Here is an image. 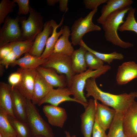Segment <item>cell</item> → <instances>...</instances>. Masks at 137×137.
Wrapping results in <instances>:
<instances>
[{
    "mask_svg": "<svg viewBox=\"0 0 137 137\" xmlns=\"http://www.w3.org/2000/svg\"><path fill=\"white\" fill-rule=\"evenodd\" d=\"M27 19L20 20L22 35L24 40L34 41L37 36L43 30L44 24L41 14L31 7Z\"/></svg>",
    "mask_w": 137,
    "mask_h": 137,
    "instance_id": "52a82bcc",
    "label": "cell"
},
{
    "mask_svg": "<svg viewBox=\"0 0 137 137\" xmlns=\"http://www.w3.org/2000/svg\"><path fill=\"white\" fill-rule=\"evenodd\" d=\"M136 137H137V136H136Z\"/></svg>",
    "mask_w": 137,
    "mask_h": 137,
    "instance_id": "c3c4849f",
    "label": "cell"
},
{
    "mask_svg": "<svg viewBox=\"0 0 137 137\" xmlns=\"http://www.w3.org/2000/svg\"><path fill=\"white\" fill-rule=\"evenodd\" d=\"M84 112L80 116L81 130L84 137H91L96 115L95 100L90 99Z\"/></svg>",
    "mask_w": 137,
    "mask_h": 137,
    "instance_id": "30bf717a",
    "label": "cell"
},
{
    "mask_svg": "<svg viewBox=\"0 0 137 137\" xmlns=\"http://www.w3.org/2000/svg\"><path fill=\"white\" fill-rule=\"evenodd\" d=\"M18 4L19 9L18 12V16L21 14L26 15L29 13L30 6L29 0H13Z\"/></svg>",
    "mask_w": 137,
    "mask_h": 137,
    "instance_id": "836d02e7",
    "label": "cell"
},
{
    "mask_svg": "<svg viewBox=\"0 0 137 137\" xmlns=\"http://www.w3.org/2000/svg\"><path fill=\"white\" fill-rule=\"evenodd\" d=\"M85 58L87 66L89 69L97 70L104 65V61L89 51L86 52Z\"/></svg>",
    "mask_w": 137,
    "mask_h": 137,
    "instance_id": "d6a6232c",
    "label": "cell"
},
{
    "mask_svg": "<svg viewBox=\"0 0 137 137\" xmlns=\"http://www.w3.org/2000/svg\"><path fill=\"white\" fill-rule=\"evenodd\" d=\"M53 87L49 84L37 71L31 101L38 105Z\"/></svg>",
    "mask_w": 137,
    "mask_h": 137,
    "instance_id": "ffe728a7",
    "label": "cell"
},
{
    "mask_svg": "<svg viewBox=\"0 0 137 137\" xmlns=\"http://www.w3.org/2000/svg\"><path fill=\"white\" fill-rule=\"evenodd\" d=\"M111 68L110 66L105 65L98 70L88 69L83 72L76 74L68 87L73 93V98L85 108L89 104V101L84 96L83 92L87 80L89 78L98 77Z\"/></svg>",
    "mask_w": 137,
    "mask_h": 137,
    "instance_id": "3957f363",
    "label": "cell"
},
{
    "mask_svg": "<svg viewBox=\"0 0 137 137\" xmlns=\"http://www.w3.org/2000/svg\"><path fill=\"white\" fill-rule=\"evenodd\" d=\"M123 124L127 137L137 136V102L135 100L124 113Z\"/></svg>",
    "mask_w": 137,
    "mask_h": 137,
    "instance_id": "7c38bea8",
    "label": "cell"
},
{
    "mask_svg": "<svg viewBox=\"0 0 137 137\" xmlns=\"http://www.w3.org/2000/svg\"><path fill=\"white\" fill-rule=\"evenodd\" d=\"M5 67L3 65L0 64V75L1 77H2L5 71Z\"/></svg>",
    "mask_w": 137,
    "mask_h": 137,
    "instance_id": "b9f144b4",
    "label": "cell"
},
{
    "mask_svg": "<svg viewBox=\"0 0 137 137\" xmlns=\"http://www.w3.org/2000/svg\"><path fill=\"white\" fill-rule=\"evenodd\" d=\"M21 79V73L17 71L10 75L8 78V81L11 87H13L17 85L20 83Z\"/></svg>",
    "mask_w": 137,
    "mask_h": 137,
    "instance_id": "d590c367",
    "label": "cell"
},
{
    "mask_svg": "<svg viewBox=\"0 0 137 137\" xmlns=\"http://www.w3.org/2000/svg\"><path fill=\"white\" fill-rule=\"evenodd\" d=\"M17 71L21 73L22 79L20 83L15 87L26 99L31 100L37 70L36 69H25L20 67Z\"/></svg>",
    "mask_w": 137,
    "mask_h": 137,
    "instance_id": "9c48e42d",
    "label": "cell"
},
{
    "mask_svg": "<svg viewBox=\"0 0 137 137\" xmlns=\"http://www.w3.org/2000/svg\"><path fill=\"white\" fill-rule=\"evenodd\" d=\"M13 0H2L0 3V25L3 23L8 14L12 12L16 6Z\"/></svg>",
    "mask_w": 137,
    "mask_h": 137,
    "instance_id": "1f68e13d",
    "label": "cell"
},
{
    "mask_svg": "<svg viewBox=\"0 0 137 137\" xmlns=\"http://www.w3.org/2000/svg\"><path fill=\"white\" fill-rule=\"evenodd\" d=\"M12 95L13 110L15 117L18 119L27 123V99L15 87H12Z\"/></svg>",
    "mask_w": 137,
    "mask_h": 137,
    "instance_id": "ac0fdd59",
    "label": "cell"
},
{
    "mask_svg": "<svg viewBox=\"0 0 137 137\" xmlns=\"http://www.w3.org/2000/svg\"><path fill=\"white\" fill-rule=\"evenodd\" d=\"M0 137H3L1 134H0Z\"/></svg>",
    "mask_w": 137,
    "mask_h": 137,
    "instance_id": "bcb514c9",
    "label": "cell"
},
{
    "mask_svg": "<svg viewBox=\"0 0 137 137\" xmlns=\"http://www.w3.org/2000/svg\"><path fill=\"white\" fill-rule=\"evenodd\" d=\"M94 78L87 81L85 88L86 98L92 96L94 99L99 100L102 104L112 107L116 112L124 113L134 101V92L115 95L104 92L97 85Z\"/></svg>",
    "mask_w": 137,
    "mask_h": 137,
    "instance_id": "6da1fadb",
    "label": "cell"
},
{
    "mask_svg": "<svg viewBox=\"0 0 137 137\" xmlns=\"http://www.w3.org/2000/svg\"><path fill=\"white\" fill-rule=\"evenodd\" d=\"M17 59L16 54L12 52L8 56L0 60V64L3 65L7 69L9 65L11 66Z\"/></svg>",
    "mask_w": 137,
    "mask_h": 137,
    "instance_id": "8d00e7d4",
    "label": "cell"
},
{
    "mask_svg": "<svg viewBox=\"0 0 137 137\" xmlns=\"http://www.w3.org/2000/svg\"><path fill=\"white\" fill-rule=\"evenodd\" d=\"M53 31V28L50 25V20L46 21L44 24L42 31L36 37L32 47L29 53L33 56L40 57L43 52L48 37L52 33Z\"/></svg>",
    "mask_w": 137,
    "mask_h": 137,
    "instance_id": "5bb4252c",
    "label": "cell"
},
{
    "mask_svg": "<svg viewBox=\"0 0 137 137\" xmlns=\"http://www.w3.org/2000/svg\"><path fill=\"white\" fill-rule=\"evenodd\" d=\"M35 105L31 100L27 99V123L32 137H54L52 129L41 116Z\"/></svg>",
    "mask_w": 137,
    "mask_h": 137,
    "instance_id": "277c9868",
    "label": "cell"
},
{
    "mask_svg": "<svg viewBox=\"0 0 137 137\" xmlns=\"http://www.w3.org/2000/svg\"><path fill=\"white\" fill-rule=\"evenodd\" d=\"M12 51L8 44L0 48V60H1L8 56Z\"/></svg>",
    "mask_w": 137,
    "mask_h": 137,
    "instance_id": "f35d334b",
    "label": "cell"
},
{
    "mask_svg": "<svg viewBox=\"0 0 137 137\" xmlns=\"http://www.w3.org/2000/svg\"><path fill=\"white\" fill-rule=\"evenodd\" d=\"M20 20L19 16L6 18L0 30V47L13 42L24 40L19 24Z\"/></svg>",
    "mask_w": 137,
    "mask_h": 137,
    "instance_id": "ba28073f",
    "label": "cell"
},
{
    "mask_svg": "<svg viewBox=\"0 0 137 137\" xmlns=\"http://www.w3.org/2000/svg\"><path fill=\"white\" fill-rule=\"evenodd\" d=\"M135 9L132 8L128 12L126 20L119 27L118 30L120 32L131 31L137 34V22L134 17Z\"/></svg>",
    "mask_w": 137,
    "mask_h": 137,
    "instance_id": "4dcf8cb0",
    "label": "cell"
},
{
    "mask_svg": "<svg viewBox=\"0 0 137 137\" xmlns=\"http://www.w3.org/2000/svg\"><path fill=\"white\" fill-rule=\"evenodd\" d=\"M68 2L67 0H59V8L61 11L65 12L67 11Z\"/></svg>",
    "mask_w": 137,
    "mask_h": 137,
    "instance_id": "ab89813d",
    "label": "cell"
},
{
    "mask_svg": "<svg viewBox=\"0 0 137 137\" xmlns=\"http://www.w3.org/2000/svg\"><path fill=\"white\" fill-rule=\"evenodd\" d=\"M17 137L16 136H15V137Z\"/></svg>",
    "mask_w": 137,
    "mask_h": 137,
    "instance_id": "7dc6e473",
    "label": "cell"
},
{
    "mask_svg": "<svg viewBox=\"0 0 137 137\" xmlns=\"http://www.w3.org/2000/svg\"><path fill=\"white\" fill-rule=\"evenodd\" d=\"M131 8L130 6L117 10L110 14L102 24L106 40L122 48H127L133 44L122 40L118 36L117 30L122 24L126 14Z\"/></svg>",
    "mask_w": 137,
    "mask_h": 137,
    "instance_id": "7a4b0ae2",
    "label": "cell"
},
{
    "mask_svg": "<svg viewBox=\"0 0 137 137\" xmlns=\"http://www.w3.org/2000/svg\"><path fill=\"white\" fill-rule=\"evenodd\" d=\"M34 41L27 39L14 41L8 44L12 52L16 54L18 59L23 54L29 52L32 47Z\"/></svg>",
    "mask_w": 137,
    "mask_h": 137,
    "instance_id": "83f0119b",
    "label": "cell"
},
{
    "mask_svg": "<svg viewBox=\"0 0 137 137\" xmlns=\"http://www.w3.org/2000/svg\"><path fill=\"white\" fill-rule=\"evenodd\" d=\"M63 18L60 23L58 24L56 22L53 20H50V24L53 28L51 36L47 39L45 49L40 57L43 59H47L52 55L54 52L55 47L59 37L62 34L63 26L60 30L58 32L57 29L62 24Z\"/></svg>",
    "mask_w": 137,
    "mask_h": 137,
    "instance_id": "7402d4cb",
    "label": "cell"
},
{
    "mask_svg": "<svg viewBox=\"0 0 137 137\" xmlns=\"http://www.w3.org/2000/svg\"><path fill=\"white\" fill-rule=\"evenodd\" d=\"M96 107V116L98 124L105 131L109 129L116 111L113 109L95 100Z\"/></svg>",
    "mask_w": 137,
    "mask_h": 137,
    "instance_id": "2e32d148",
    "label": "cell"
},
{
    "mask_svg": "<svg viewBox=\"0 0 137 137\" xmlns=\"http://www.w3.org/2000/svg\"><path fill=\"white\" fill-rule=\"evenodd\" d=\"M59 0H47L46 2L47 4L49 6H53L59 2Z\"/></svg>",
    "mask_w": 137,
    "mask_h": 137,
    "instance_id": "60d3db41",
    "label": "cell"
},
{
    "mask_svg": "<svg viewBox=\"0 0 137 137\" xmlns=\"http://www.w3.org/2000/svg\"><path fill=\"white\" fill-rule=\"evenodd\" d=\"M43 112L50 125L62 128L66 121L67 115L65 109L52 105L44 106Z\"/></svg>",
    "mask_w": 137,
    "mask_h": 137,
    "instance_id": "4fadbf2b",
    "label": "cell"
},
{
    "mask_svg": "<svg viewBox=\"0 0 137 137\" xmlns=\"http://www.w3.org/2000/svg\"><path fill=\"white\" fill-rule=\"evenodd\" d=\"M71 31L68 26L63 27V32L55 45L53 53H58L71 56L74 49L69 40Z\"/></svg>",
    "mask_w": 137,
    "mask_h": 137,
    "instance_id": "44dd1931",
    "label": "cell"
},
{
    "mask_svg": "<svg viewBox=\"0 0 137 137\" xmlns=\"http://www.w3.org/2000/svg\"><path fill=\"white\" fill-rule=\"evenodd\" d=\"M97 10L96 8L92 10L84 18L81 17L74 22L71 33V43L73 45H79L83 36L87 33L101 30L100 27L92 21L93 16Z\"/></svg>",
    "mask_w": 137,
    "mask_h": 137,
    "instance_id": "5b68a950",
    "label": "cell"
},
{
    "mask_svg": "<svg viewBox=\"0 0 137 137\" xmlns=\"http://www.w3.org/2000/svg\"><path fill=\"white\" fill-rule=\"evenodd\" d=\"M83 47L88 51L93 53L98 58L102 61L110 64L114 60H121L124 58V55L121 53L116 52L110 54H104L99 52L89 47L82 40L79 45Z\"/></svg>",
    "mask_w": 137,
    "mask_h": 137,
    "instance_id": "f546056e",
    "label": "cell"
},
{
    "mask_svg": "<svg viewBox=\"0 0 137 137\" xmlns=\"http://www.w3.org/2000/svg\"><path fill=\"white\" fill-rule=\"evenodd\" d=\"M46 61V59L33 56L28 53L25 54L23 57L17 59L11 66L18 65L23 69H36Z\"/></svg>",
    "mask_w": 137,
    "mask_h": 137,
    "instance_id": "cb8c5ba5",
    "label": "cell"
},
{
    "mask_svg": "<svg viewBox=\"0 0 137 137\" xmlns=\"http://www.w3.org/2000/svg\"><path fill=\"white\" fill-rule=\"evenodd\" d=\"M87 51L84 47L80 46L79 49L74 50L71 56L72 69L76 74L82 73L87 70L85 58Z\"/></svg>",
    "mask_w": 137,
    "mask_h": 137,
    "instance_id": "d4e9b609",
    "label": "cell"
},
{
    "mask_svg": "<svg viewBox=\"0 0 137 137\" xmlns=\"http://www.w3.org/2000/svg\"><path fill=\"white\" fill-rule=\"evenodd\" d=\"M105 131L99 126L96 116L92 137H107Z\"/></svg>",
    "mask_w": 137,
    "mask_h": 137,
    "instance_id": "74e56055",
    "label": "cell"
},
{
    "mask_svg": "<svg viewBox=\"0 0 137 137\" xmlns=\"http://www.w3.org/2000/svg\"><path fill=\"white\" fill-rule=\"evenodd\" d=\"M123 114L116 112L109 128L107 137H127L123 126Z\"/></svg>",
    "mask_w": 137,
    "mask_h": 137,
    "instance_id": "484cf974",
    "label": "cell"
},
{
    "mask_svg": "<svg viewBox=\"0 0 137 137\" xmlns=\"http://www.w3.org/2000/svg\"><path fill=\"white\" fill-rule=\"evenodd\" d=\"M73 93L68 88H58L51 90L46 96L40 102L38 105L40 106L46 103L57 106L59 104L65 101H72L79 103L73 98L70 96Z\"/></svg>",
    "mask_w": 137,
    "mask_h": 137,
    "instance_id": "8fae6325",
    "label": "cell"
},
{
    "mask_svg": "<svg viewBox=\"0 0 137 137\" xmlns=\"http://www.w3.org/2000/svg\"><path fill=\"white\" fill-rule=\"evenodd\" d=\"M34 137H45L42 136H41V135H38V136H36Z\"/></svg>",
    "mask_w": 137,
    "mask_h": 137,
    "instance_id": "f6af8a7d",
    "label": "cell"
},
{
    "mask_svg": "<svg viewBox=\"0 0 137 137\" xmlns=\"http://www.w3.org/2000/svg\"><path fill=\"white\" fill-rule=\"evenodd\" d=\"M41 66L54 69L57 73L65 75L67 79L68 87L76 74L72 67L71 56L58 53H53Z\"/></svg>",
    "mask_w": 137,
    "mask_h": 137,
    "instance_id": "8992f818",
    "label": "cell"
},
{
    "mask_svg": "<svg viewBox=\"0 0 137 137\" xmlns=\"http://www.w3.org/2000/svg\"><path fill=\"white\" fill-rule=\"evenodd\" d=\"M45 80L54 87L64 88L67 86V78L63 74L58 75L54 69L39 66L36 69Z\"/></svg>",
    "mask_w": 137,
    "mask_h": 137,
    "instance_id": "9a60e30c",
    "label": "cell"
},
{
    "mask_svg": "<svg viewBox=\"0 0 137 137\" xmlns=\"http://www.w3.org/2000/svg\"><path fill=\"white\" fill-rule=\"evenodd\" d=\"M133 3L131 0H109L102 8L101 15L97 19V22L102 24L111 14L118 10L129 7Z\"/></svg>",
    "mask_w": 137,
    "mask_h": 137,
    "instance_id": "d6986e66",
    "label": "cell"
},
{
    "mask_svg": "<svg viewBox=\"0 0 137 137\" xmlns=\"http://www.w3.org/2000/svg\"><path fill=\"white\" fill-rule=\"evenodd\" d=\"M134 94L135 97H137V91L134 92Z\"/></svg>",
    "mask_w": 137,
    "mask_h": 137,
    "instance_id": "ee69618b",
    "label": "cell"
},
{
    "mask_svg": "<svg viewBox=\"0 0 137 137\" xmlns=\"http://www.w3.org/2000/svg\"><path fill=\"white\" fill-rule=\"evenodd\" d=\"M8 114L0 108V134L3 137L16 136V133L10 122Z\"/></svg>",
    "mask_w": 137,
    "mask_h": 137,
    "instance_id": "4316f807",
    "label": "cell"
},
{
    "mask_svg": "<svg viewBox=\"0 0 137 137\" xmlns=\"http://www.w3.org/2000/svg\"><path fill=\"white\" fill-rule=\"evenodd\" d=\"M137 78V64L135 62H125L118 67L116 78L118 85L125 84Z\"/></svg>",
    "mask_w": 137,
    "mask_h": 137,
    "instance_id": "e0dca14e",
    "label": "cell"
},
{
    "mask_svg": "<svg viewBox=\"0 0 137 137\" xmlns=\"http://www.w3.org/2000/svg\"><path fill=\"white\" fill-rule=\"evenodd\" d=\"M107 1V0H84L83 2L86 8L92 10L97 8L99 6L106 3Z\"/></svg>",
    "mask_w": 137,
    "mask_h": 137,
    "instance_id": "e575fe53",
    "label": "cell"
},
{
    "mask_svg": "<svg viewBox=\"0 0 137 137\" xmlns=\"http://www.w3.org/2000/svg\"><path fill=\"white\" fill-rule=\"evenodd\" d=\"M8 118L16 133L17 137H32L27 123L23 122L15 117L9 115Z\"/></svg>",
    "mask_w": 137,
    "mask_h": 137,
    "instance_id": "f1b7e54d",
    "label": "cell"
},
{
    "mask_svg": "<svg viewBox=\"0 0 137 137\" xmlns=\"http://www.w3.org/2000/svg\"><path fill=\"white\" fill-rule=\"evenodd\" d=\"M12 87L9 84L0 83V108L5 110L8 115L15 117L13 111Z\"/></svg>",
    "mask_w": 137,
    "mask_h": 137,
    "instance_id": "603a6c76",
    "label": "cell"
},
{
    "mask_svg": "<svg viewBox=\"0 0 137 137\" xmlns=\"http://www.w3.org/2000/svg\"><path fill=\"white\" fill-rule=\"evenodd\" d=\"M65 133L66 135V137H76L75 135H73L71 136L69 132L68 131H65Z\"/></svg>",
    "mask_w": 137,
    "mask_h": 137,
    "instance_id": "7bdbcfd3",
    "label": "cell"
}]
</instances>
